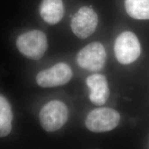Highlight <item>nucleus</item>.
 <instances>
[{
    "mask_svg": "<svg viewBox=\"0 0 149 149\" xmlns=\"http://www.w3.org/2000/svg\"><path fill=\"white\" fill-rule=\"evenodd\" d=\"M107 53L101 43L95 42L84 47L77 54V61L83 69L91 72L101 70L105 65Z\"/></svg>",
    "mask_w": 149,
    "mask_h": 149,
    "instance_id": "39448f33",
    "label": "nucleus"
},
{
    "mask_svg": "<svg viewBox=\"0 0 149 149\" xmlns=\"http://www.w3.org/2000/svg\"><path fill=\"white\" fill-rule=\"evenodd\" d=\"M87 86L90 90L89 98L93 104L102 106L109 99L110 92L107 78L103 74H93L87 77Z\"/></svg>",
    "mask_w": 149,
    "mask_h": 149,
    "instance_id": "6e6552de",
    "label": "nucleus"
},
{
    "mask_svg": "<svg viewBox=\"0 0 149 149\" xmlns=\"http://www.w3.org/2000/svg\"><path fill=\"white\" fill-rule=\"evenodd\" d=\"M98 24L97 15L92 8L83 6L72 17L70 27L74 35L86 39L93 34Z\"/></svg>",
    "mask_w": 149,
    "mask_h": 149,
    "instance_id": "423d86ee",
    "label": "nucleus"
},
{
    "mask_svg": "<svg viewBox=\"0 0 149 149\" xmlns=\"http://www.w3.org/2000/svg\"><path fill=\"white\" fill-rule=\"evenodd\" d=\"M72 77L70 67L65 63H58L51 68L42 70L36 77V81L43 88H51L66 84Z\"/></svg>",
    "mask_w": 149,
    "mask_h": 149,
    "instance_id": "0eeeda50",
    "label": "nucleus"
},
{
    "mask_svg": "<svg viewBox=\"0 0 149 149\" xmlns=\"http://www.w3.org/2000/svg\"><path fill=\"white\" fill-rule=\"evenodd\" d=\"M68 110L66 104L58 100H53L46 104L40 113L41 125L46 131L54 132L66 124Z\"/></svg>",
    "mask_w": 149,
    "mask_h": 149,
    "instance_id": "f03ea898",
    "label": "nucleus"
},
{
    "mask_svg": "<svg viewBox=\"0 0 149 149\" xmlns=\"http://www.w3.org/2000/svg\"><path fill=\"white\" fill-rule=\"evenodd\" d=\"M13 118L11 107L8 100L0 95V137L10 133Z\"/></svg>",
    "mask_w": 149,
    "mask_h": 149,
    "instance_id": "9d476101",
    "label": "nucleus"
},
{
    "mask_svg": "<svg viewBox=\"0 0 149 149\" xmlns=\"http://www.w3.org/2000/svg\"><path fill=\"white\" fill-rule=\"evenodd\" d=\"M114 51L115 57L120 64H131L138 58L141 53L138 38L130 31L121 33L115 42Z\"/></svg>",
    "mask_w": 149,
    "mask_h": 149,
    "instance_id": "20e7f679",
    "label": "nucleus"
},
{
    "mask_svg": "<svg viewBox=\"0 0 149 149\" xmlns=\"http://www.w3.org/2000/svg\"><path fill=\"white\" fill-rule=\"evenodd\" d=\"M120 115L115 109L101 107L91 111L87 115L85 124L94 133H103L113 130L118 126Z\"/></svg>",
    "mask_w": 149,
    "mask_h": 149,
    "instance_id": "7ed1b4c3",
    "label": "nucleus"
},
{
    "mask_svg": "<svg viewBox=\"0 0 149 149\" xmlns=\"http://www.w3.org/2000/svg\"><path fill=\"white\" fill-rule=\"evenodd\" d=\"M16 45L19 51L27 58L39 60L48 47L46 35L39 30H33L18 37Z\"/></svg>",
    "mask_w": 149,
    "mask_h": 149,
    "instance_id": "f257e3e1",
    "label": "nucleus"
},
{
    "mask_svg": "<svg viewBox=\"0 0 149 149\" xmlns=\"http://www.w3.org/2000/svg\"><path fill=\"white\" fill-rule=\"evenodd\" d=\"M40 10L44 22L51 25L57 24L64 14L62 0H43Z\"/></svg>",
    "mask_w": 149,
    "mask_h": 149,
    "instance_id": "1a4fd4ad",
    "label": "nucleus"
},
{
    "mask_svg": "<svg viewBox=\"0 0 149 149\" xmlns=\"http://www.w3.org/2000/svg\"><path fill=\"white\" fill-rule=\"evenodd\" d=\"M127 13L136 19H149V0H125Z\"/></svg>",
    "mask_w": 149,
    "mask_h": 149,
    "instance_id": "9b49d317",
    "label": "nucleus"
}]
</instances>
